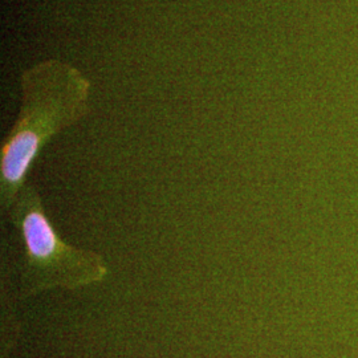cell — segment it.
Segmentation results:
<instances>
[{
	"label": "cell",
	"instance_id": "obj_1",
	"mask_svg": "<svg viewBox=\"0 0 358 358\" xmlns=\"http://www.w3.org/2000/svg\"><path fill=\"white\" fill-rule=\"evenodd\" d=\"M22 103L0 148V202L8 213L41 150L90 112V80L75 65L50 59L20 77Z\"/></svg>",
	"mask_w": 358,
	"mask_h": 358
},
{
	"label": "cell",
	"instance_id": "obj_2",
	"mask_svg": "<svg viewBox=\"0 0 358 358\" xmlns=\"http://www.w3.org/2000/svg\"><path fill=\"white\" fill-rule=\"evenodd\" d=\"M7 214L23 245L20 299L56 288L73 291L106 279L103 256L63 241L34 185L27 183Z\"/></svg>",
	"mask_w": 358,
	"mask_h": 358
}]
</instances>
